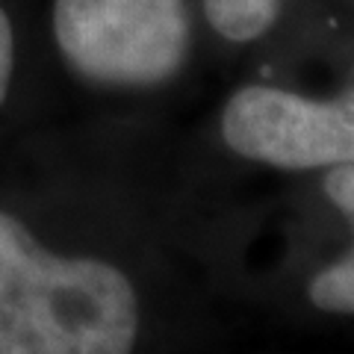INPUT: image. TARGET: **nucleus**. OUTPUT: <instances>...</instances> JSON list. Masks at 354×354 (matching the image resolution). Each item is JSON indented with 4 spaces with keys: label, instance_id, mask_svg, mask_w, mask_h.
Masks as SVG:
<instances>
[{
    "label": "nucleus",
    "instance_id": "1",
    "mask_svg": "<svg viewBox=\"0 0 354 354\" xmlns=\"http://www.w3.org/2000/svg\"><path fill=\"white\" fill-rule=\"evenodd\" d=\"M145 292L104 251H57L0 209V354H139Z\"/></svg>",
    "mask_w": 354,
    "mask_h": 354
},
{
    "label": "nucleus",
    "instance_id": "2",
    "mask_svg": "<svg viewBox=\"0 0 354 354\" xmlns=\"http://www.w3.org/2000/svg\"><path fill=\"white\" fill-rule=\"evenodd\" d=\"M50 30L65 68L97 92H157L192 57L186 0H53Z\"/></svg>",
    "mask_w": 354,
    "mask_h": 354
},
{
    "label": "nucleus",
    "instance_id": "3",
    "mask_svg": "<svg viewBox=\"0 0 354 354\" xmlns=\"http://www.w3.org/2000/svg\"><path fill=\"white\" fill-rule=\"evenodd\" d=\"M218 133L234 157L274 171L307 174L354 165V71L328 97L272 83H245L227 95Z\"/></svg>",
    "mask_w": 354,
    "mask_h": 354
},
{
    "label": "nucleus",
    "instance_id": "4",
    "mask_svg": "<svg viewBox=\"0 0 354 354\" xmlns=\"http://www.w3.org/2000/svg\"><path fill=\"white\" fill-rule=\"evenodd\" d=\"M322 192L325 201L348 221L354 234V165L322 171ZM307 304L325 316L354 319V239L339 251L334 260L310 274L304 283Z\"/></svg>",
    "mask_w": 354,
    "mask_h": 354
},
{
    "label": "nucleus",
    "instance_id": "5",
    "mask_svg": "<svg viewBox=\"0 0 354 354\" xmlns=\"http://www.w3.org/2000/svg\"><path fill=\"white\" fill-rule=\"evenodd\" d=\"M209 30L227 44H254L269 36L283 0H201Z\"/></svg>",
    "mask_w": 354,
    "mask_h": 354
},
{
    "label": "nucleus",
    "instance_id": "6",
    "mask_svg": "<svg viewBox=\"0 0 354 354\" xmlns=\"http://www.w3.org/2000/svg\"><path fill=\"white\" fill-rule=\"evenodd\" d=\"M12 74H15V32L6 9L0 6V106H3L9 86H12Z\"/></svg>",
    "mask_w": 354,
    "mask_h": 354
}]
</instances>
